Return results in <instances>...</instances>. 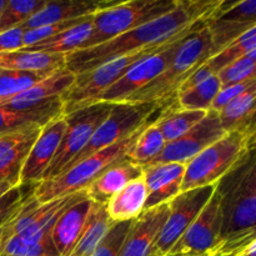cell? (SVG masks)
<instances>
[{"mask_svg":"<svg viewBox=\"0 0 256 256\" xmlns=\"http://www.w3.org/2000/svg\"><path fill=\"white\" fill-rule=\"evenodd\" d=\"M219 2V0H179L175 9L156 19L150 20L96 46L69 52L65 55V68L78 75L132 50L162 44L176 36L182 30L206 20L214 12Z\"/></svg>","mask_w":256,"mask_h":256,"instance_id":"1","label":"cell"},{"mask_svg":"<svg viewBox=\"0 0 256 256\" xmlns=\"http://www.w3.org/2000/svg\"><path fill=\"white\" fill-rule=\"evenodd\" d=\"M216 189L222 196V226L212 256H226L256 239L255 149L218 182Z\"/></svg>","mask_w":256,"mask_h":256,"instance_id":"2","label":"cell"},{"mask_svg":"<svg viewBox=\"0 0 256 256\" xmlns=\"http://www.w3.org/2000/svg\"><path fill=\"white\" fill-rule=\"evenodd\" d=\"M214 55L212 38L204 22L182 40L175 56L162 74L124 102L170 104L175 100L178 90L188 76Z\"/></svg>","mask_w":256,"mask_h":256,"instance_id":"3","label":"cell"},{"mask_svg":"<svg viewBox=\"0 0 256 256\" xmlns=\"http://www.w3.org/2000/svg\"><path fill=\"white\" fill-rule=\"evenodd\" d=\"M162 110V108L156 114L152 115L146 122H144L134 132L128 135L126 138L122 139L120 142H115V144L110 145V146L105 148L102 150H99V152L86 156L85 159L75 162L72 166H70L69 169L65 170L64 172L59 174L58 176L35 185L34 190L32 192V196L36 199L39 204H44V202H50V200L84 190L88 185L92 184L108 168L112 166L115 162H120V160L126 159L128 152L132 149V145L135 144L142 130L146 128V125H149L150 122H154L159 116Z\"/></svg>","mask_w":256,"mask_h":256,"instance_id":"4","label":"cell"},{"mask_svg":"<svg viewBox=\"0 0 256 256\" xmlns=\"http://www.w3.org/2000/svg\"><path fill=\"white\" fill-rule=\"evenodd\" d=\"M204 22L205 20L182 30L176 36L162 42V44L132 50V52H126V54L108 60V62H102V65L94 68L92 70L75 75L74 84L62 96V112H64V115L92 105V102L102 92H104L108 88L115 84L120 78L124 76L132 65H135L140 60L145 59V58L150 56V55L155 54V52H160V50L165 49V48L169 46L172 42L188 36L190 32H194L198 26H200Z\"/></svg>","mask_w":256,"mask_h":256,"instance_id":"5","label":"cell"},{"mask_svg":"<svg viewBox=\"0 0 256 256\" xmlns=\"http://www.w3.org/2000/svg\"><path fill=\"white\" fill-rule=\"evenodd\" d=\"M255 149V132H232L185 165L182 192L216 185Z\"/></svg>","mask_w":256,"mask_h":256,"instance_id":"6","label":"cell"},{"mask_svg":"<svg viewBox=\"0 0 256 256\" xmlns=\"http://www.w3.org/2000/svg\"><path fill=\"white\" fill-rule=\"evenodd\" d=\"M86 196L84 190L39 204L32 194L22 200L0 224V242L19 236L28 242H39L50 239V232L58 218L72 204Z\"/></svg>","mask_w":256,"mask_h":256,"instance_id":"7","label":"cell"},{"mask_svg":"<svg viewBox=\"0 0 256 256\" xmlns=\"http://www.w3.org/2000/svg\"><path fill=\"white\" fill-rule=\"evenodd\" d=\"M178 4L179 0H132L116 2L100 10L92 16V34L79 49H88L109 42L172 12Z\"/></svg>","mask_w":256,"mask_h":256,"instance_id":"8","label":"cell"},{"mask_svg":"<svg viewBox=\"0 0 256 256\" xmlns=\"http://www.w3.org/2000/svg\"><path fill=\"white\" fill-rule=\"evenodd\" d=\"M164 106L165 105H159L155 102H116L114 104L106 119L92 132L86 146L70 162V164L62 170V172L72 166L75 162L126 138Z\"/></svg>","mask_w":256,"mask_h":256,"instance_id":"9","label":"cell"},{"mask_svg":"<svg viewBox=\"0 0 256 256\" xmlns=\"http://www.w3.org/2000/svg\"><path fill=\"white\" fill-rule=\"evenodd\" d=\"M112 105L114 104L109 102H95L89 106L64 115L66 130L49 168L44 172L42 182L50 180L62 174L70 162L86 146L92 132L106 119Z\"/></svg>","mask_w":256,"mask_h":256,"instance_id":"10","label":"cell"},{"mask_svg":"<svg viewBox=\"0 0 256 256\" xmlns=\"http://www.w3.org/2000/svg\"><path fill=\"white\" fill-rule=\"evenodd\" d=\"M222 226V196L215 188L208 204L166 256H212L219 245Z\"/></svg>","mask_w":256,"mask_h":256,"instance_id":"11","label":"cell"},{"mask_svg":"<svg viewBox=\"0 0 256 256\" xmlns=\"http://www.w3.org/2000/svg\"><path fill=\"white\" fill-rule=\"evenodd\" d=\"M215 188L216 185H209L182 192L168 202L169 214L155 242L154 256H166L208 204Z\"/></svg>","mask_w":256,"mask_h":256,"instance_id":"12","label":"cell"},{"mask_svg":"<svg viewBox=\"0 0 256 256\" xmlns=\"http://www.w3.org/2000/svg\"><path fill=\"white\" fill-rule=\"evenodd\" d=\"M185 38L172 42L165 49L160 50V52H155V54L150 55V56L145 58V59L140 60L139 62L132 65L124 76L120 78L115 84H112L104 92H102L92 102V104H95V102L116 104V102H126L132 95L142 90L150 82H152L158 75L162 74V70L169 65L172 58L175 56L178 48Z\"/></svg>","mask_w":256,"mask_h":256,"instance_id":"13","label":"cell"},{"mask_svg":"<svg viewBox=\"0 0 256 256\" xmlns=\"http://www.w3.org/2000/svg\"><path fill=\"white\" fill-rule=\"evenodd\" d=\"M212 38L215 55L228 44L256 26V0L220 2L216 9L205 20Z\"/></svg>","mask_w":256,"mask_h":256,"instance_id":"14","label":"cell"},{"mask_svg":"<svg viewBox=\"0 0 256 256\" xmlns=\"http://www.w3.org/2000/svg\"><path fill=\"white\" fill-rule=\"evenodd\" d=\"M225 134L226 132L222 130V125H220L218 112L214 110H209L204 119L198 122L186 134L174 142H166L162 152L145 166L165 164V162H176V164L186 165L190 160L194 159L209 145L222 139Z\"/></svg>","mask_w":256,"mask_h":256,"instance_id":"15","label":"cell"},{"mask_svg":"<svg viewBox=\"0 0 256 256\" xmlns=\"http://www.w3.org/2000/svg\"><path fill=\"white\" fill-rule=\"evenodd\" d=\"M42 126H28L0 134V189L20 188L22 164Z\"/></svg>","mask_w":256,"mask_h":256,"instance_id":"16","label":"cell"},{"mask_svg":"<svg viewBox=\"0 0 256 256\" xmlns=\"http://www.w3.org/2000/svg\"><path fill=\"white\" fill-rule=\"evenodd\" d=\"M66 130L64 115L55 118L42 128L32 144L20 172V186L34 182L39 184L49 168Z\"/></svg>","mask_w":256,"mask_h":256,"instance_id":"17","label":"cell"},{"mask_svg":"<svg viewBox=\"0 0 256 256\" xmlns=\"http://www.w3.org/2000/svg\"><path fill=\"white\" fill-rule=\"evenodd\" d=\"M169 214V204L144 210L132 220L125 236L119 256H154V248L164 222Z\"/></svg>","mask_w":256,"mask_h":256,"instance_id":"18","label":"cell"},{"mask_svg":"<svg viewBox=\"0 0 256 256\" xmlns=\"http://www.w3.org/2000/svg\"><path fill=\"white\" fill-rule=\"evenodd\" d=\"M185 165L165 162L142 168V179L148 189V199L144 210L169 202L182 192Z\"/></svg>","mask_w":256,"mask_h":256,"instance_id":"19","label":"cell"},{"mask_svg":"<svg viewBox=\"0 0 256 256\" xmlns=\"http://www.w3.org/2000/svg\"><path fill=\"white\" fill-rule=\"evenodd\" d=\"M118 2H96V0H52L45 2L44 6L35 12L24 24L20 25L22 29L30 30L54 22H65V20L82 19V18L92 16L98 12L112 6Z\"/></svg>","mask_w":256,"mask_h":256,"instance_id":"20","label":"cell"},{"mask_svg":"<svg viewBox=\"0 0 256 256\" xmlns=\"http://www.w3.org/2000/svg\"><path fill=\"white\" fill-rule=\"evenodd\" d=\"M75 82V74L66 68L56 70L30 89L0 102L2 106L28 110L62 98Z\"/></svg>","mask_w":256,"mask_h":256,"instance_id":"21","label":"cell"},{"mask_svg":"<svg viewBox=\"0 0 256 256\" xmlns=\"http://www.w3.org/2000/svg\"><path fill=\"white\" fill-rule=\"evenodd\" d=\"M142 175V168L129 159L120 160L102 172L92 184L84 189L88 199L99 205H105L116 192L130 182Z\"/></svg>","mask_w":256,"mask_h":256,"instance_id":"22","label":"cell"},{"mask_svg":"<svg viewBox=\"0 0 256 256\" xmlns=\"http://www.w3.org/2000/svg\"><path fill=\"white\" fill-rule=\"evenodd\" d=\"M92 202L88 196L68 208L52 226L50 238L59 256H69L82 232Z\"/></svg>","mask_w":256,"mask_h":256,"instance_id":"23","label":"cell"},{"mask_svg":"<svg viewBox=\"0 0 256 256\" xmlns=\"http://www.w3.org/2000/svg\"><path fill=\"white\" fill-rule=\"evenodd\" d=\"M60 115H64L62 98L28 110H16L0 105V134L34 125L44 126Z\"/></svg>","mask_w":256,"mask_h":256,"instance_id":"24","label":"cell"},{"mask_svg":"<svg viewBox=\"0 0 256 256\" xmlns=\"http://www.w3.org/2000/svg\"><path fill=\"white\" fill-rule=\"evenodd\" d=\"M146 199L148 189L142 175L116 192L105 204V209L114 222H132L144 212Z\"/></svg>","mask_w":256,"mask_h":256,"instance_id":"25","label":"cell"},{"mask_svg":"<svg viewBox=\"0 0 256 256\" xmlns=\"http://www.w3.org/2000/svg\"><path fill=\"white\" fill-rule=\"evenodd\" d=\"M65 68V54L19 49L0 52V70L26 72H54Z\"/></svg>","mask_w":256,"mask_h":256,"instance_id":"26","label":"cell"},{"mask_svg":"<svg viewBox=\"0 0 256 256\" xmlns=\"http://www.w3.org/2000/svg\"><path fill=\"white\" fill-rule=\"evenodd\" d=\"M255 100L256 85H252L218 112L220 125L226 134L232 132H255Z\"/></svg>","mask_w":256,"mask_h":256,"instance_id":"27","label":"cell"},{"mask_svg":"<svg viewBox=\"0 0 256 256\" xmlns=\"http://www.w3.org/2000/svg\"><path fill=\"white\" fill-rule=\"evenodd\" d=\"M116 222L108 215L105 205L92 202L82 232L69 256H89L105 239Z\"/></svg>","mask_w":256,"mask_h":256,"instance_id":"28","label":"cell"},{"mask_svg":"<svg viewBox=\"0 0 256 256\" xmlns=\"http://www.w3.org/2000/svg\"><path fill=\"white\" fill-rule=\"evenodd\" d=\"M206 112L202 110L180 109L174 100L162 108V112L155 120V124L162 132L165 142H172L182 138L198 122H202Z\"/></svg>","mask_w":256,"mask_h":256,"instance_id":"29","label":"cell"},{"mask_svg":"<svg viewBox=\"0 0 256 256\" xmlns=\"http://www.w3.org/2000/svg\"><path fill=\"white\" fill-rule=\"evenodd\" d=\"M94 16V15H92ZM92 16L85 22L75 25L72 29L62 32L50 39L42 40L38 44L22 49L32 50V52H50V54H69L74 50L79 49L92 34Z\"/></svg>","mask_w":256,"mask_h":256,"instance_id":"30","label":"cell"},{"mask_svg":"<svg viewBox=\"0 0 256 256\" xmlns=\"http://www.w3.org/2000/svg\"><path fill=\"white\" fill-rule=\"evenodd\" d=\"M220 89L222 85L219 79L216 75H212L205 82L195 85L194 88L178 92L175 96V102L180 109L209 112Z\"/></svg>","mask_w":256,"mask_h":256,"instance_id":"31","label":"cell"},{"mask_svg":"<svg viewBox=\"0 0 256 256\" xmlns=\"http://www.w3.org/2000/svg\"><path fill=\"white\" fill-rule=\"evenodd\" d=\"M155 120L146 125V128L142 130L135 144L128 152V159L142 168L155 159L166 145L162 132L155 124Z\"/></svg>","mask_w":256,"mask_h":256,"instance_id":"32","label":"cell"},{"mask_svg":"<svg viewBox=\"0 0 256 256\" xmlns=\"http://www.w3.org/2000/svg\"><path fill=\"white\" fill-rule=\"evenodd\" d=\"M252 50H256V26L246 30L244 34H242L234 42L228 44L222 52L214 55L206 62L212 68V72L218 74L226 65L232 64V62L240 59Z\"/></svg>","mask_w":256,"mask_h":256,"instance_id":"33","label":"cell"},{"mask_svg":"<svg viewBox=\"0 0 256 256\" xmlns=\"http://www.w3.org/2000/svg\"><path fill=\"white\" fill-rule=\"evenodd\" d=\"M45 2L46 0H6L0 12V32L24 24Z\"/></svg>","mask_w":256,"mask_h":256,"instance_id":"34","label":"cell"},{"mask_svg":"<svg viewBox=\"0 0 256 256\" xmlns=\"http://www.w3.org/2000/svg\"><path fill=\"white\" fill-rule=\"evenodd\" d=\"M0 256H59V254L52 238L44 242H32L12 235L0 242Z\"/></svg>","mask_w":256,"mask_h":256,"instance_id":"35","label":"cell"},{"mask_svg":"<svg viewBox=\"0 0 256 256\" xmlns=\"http://www.w3.org/2000/svg\"><path fill=\"white\" fill-rule=\"evenodd\" d=\"M52 72H26L0 70V102L20 94L42 82Z\"/></svg>","mask_w":256,"mask_h":256,"instance_id":"36","label":"cell"},{"mask_svg":"<svg viewBox=\"0 0 256 256\" xmlns=\"http://www.w3.org/2000/svg\"><path fill=\"white\" fill-rule=\"evenodd\" d=\"M256 50L248 52L246 55L240 59L235 60L232 64L226 65L224 69L220 70L216 74L222 88L230 86V85L240 84L246 80L256 79Z\"/></svg>","mask_w":256,"mask_h":256,"instance_id":"37","label":"cell"},{"mask_svg":"<svg viewBox=\"0 0 256 256\" xmlns=\"http://www.w3.org/2000/svg\"><path fill=\"white\" fill-rule=\"evenodd\" d=\"M132 222H116L105 239L100 242L99 246L94 250L89 256H119L120 249L124 242L125 236L132 226Z\"/></svg>","mask_w":256,"mask_h":256,"instance_id":"38","label":"cell"},{"mask_svg":"<svg viewBox=\"0 0 256 256\" xmlns=\"http://www.w3.org/2000/svg\"><path fill=\"white\" fill-rule=\"evenodd\" d=\"M252 85H256V79H252V80H246L244 82H240V84H235V85H230V86L226 88H222L218 92V95L215 96L214 102H212V108L210 110H214V112H219L222 108L225 106L226 104H229L232 100H234L235 98L239 96L240 94H242L244 92H246L250 86Z\"/></svg>","mask_w":256,"mask_h":256,"instance_id":"39","label":"cell"},{"mask_svg":"<svg viewBox=\"0 0 256 256\" xmlns=\"http://www.w3.org/2000/svg\"><path fill=\"white\" fill-rule=\"evenodd\" d=\"M24 29L20 26L12 28L6 32H0V52H15L24 46Z\"/></svg>","mask_w":256,"mask_h":256,"instance_id":"40","label":"cell"},{"mask_svg":"<svg viewBox=\"0 0 256 256\" xmlns=\"http://www.w3.org/2000/svg\"><path fill=\"white\" fill-rule=\"evenodd\" d=\"M20 188L15 190L0 189V224L15 209V206L22 202V198L16 195Z\"/></svg>","mask_w":256,"mask_h":256,"instance_id":"41","label":"cell"},{"mask_svg":"<svg viewBox=\"0 0 256 256\" xmlns=\"http://www.w3.org/2000/svg\"><path fill=\"white\" fill-rule=\"evenodd\" d=\"M212 75H216V74L212 72V69L208 65V62H204V64H202L199 68H196V69H195L194 72L188 76V79L185 80V82H182V86L179 88L178 92H184V90L190 89V88H194L195 85L205 82V80H208L210 76H212ZM175 96H176V95H175Z\"/></svg>","mask_w":256,"mask_h":256,"instance_id":"42","label":"cell"},{"mask_svg":"<svg viewBox=\"0 0 256 256\" xmlns=\"http://www.w3.org/2000/svg\"><path fill=\"white\" fill-rule=\"evenodd\" d=\"M5 2H6V0H0V12H2V9L4 8Z\"/></svg>","mask_w":256,"mask_h":256,"instance_id":"43","label":"cell"}]
</instances>
